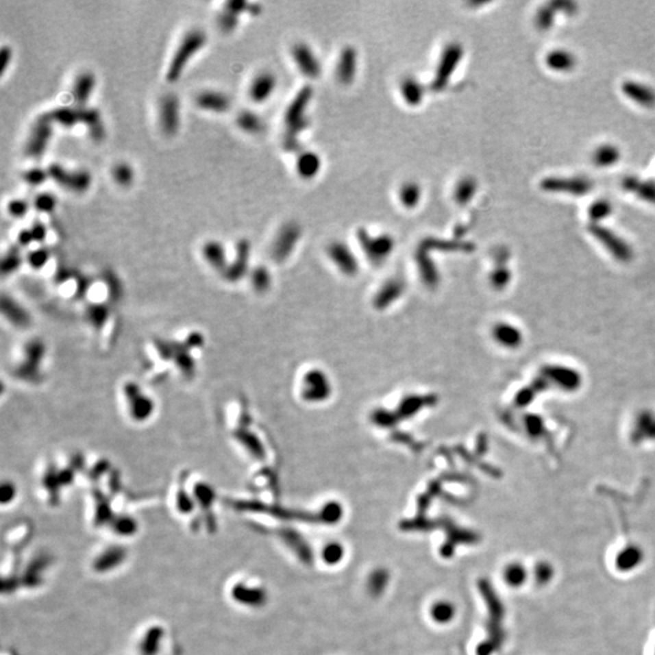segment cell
I'll return each instance as SVG.
<instances>
[{
	"instance_id": "4",
	"label": "cell",
	"mask_w": 655,
	"mask_h": 655,
	"mask_svg": "<svg viewBox=\"0 0 655 655\" xmlns=\"http://www.w3.org/2000/svg\"><path fill=\"white\" fill-rule=\"evenodd\" d=\"M206 42H208L206 33L199 28H192L188 32L185 33V36L182 37L177 48L175 50L166 69L165 79L168 83L174 84L176 82H179L192 58L196 56L197 53L206 47Z\"/></svg>"
},
{
	"instance_id": "27",
	"label": "cell",
	"mask_w": 655,
	"mask_h": 655,
	"mask_svg": "<svg viewBox=\"0 0 655 655\" xmlns=\"http://www.w3.org/2000/svg\"><path fill=\"white\" fill-rule=\"evenodd\" d=\"M95 84V75L88 71L82 72L75 77L72 85V100L74 101L75 107H85L90 100Z\"/></svg>"
},
{
	"instance_id": "45",
	"label": "cell",
	"mask_w": 655,
	"mask_h": 655,
	"mask_svg": "<svg viewBox=\"0 0 655 655\" xmlns=\"http://www.w3.org/2000/svg\"><path fill=\"white\" fill-rule=\"evenodd\" d=\"M49 260H50V251L44 247L33 249L25 256V262L34 271L44 269L48 264Z\"/></svg>"
},
{
	"instance_id": "15",
	"label": "cell",
	"mask_w": 655,
	"mask_h": 655,
	"mask_svg": "<svg viewBox=\"0 0 655 655\" xmlns=\"http://www.w3.org/2000/svg\"><path fill=\"white\" fill-rule=\"evenodd\" d=\"M332 386L327 376L319 370H311L304 376L302 397L308 401H322L330 395Z\"/></svg>"
},
{
	"instance_id": "49",
	"label": "cell",
	"mask_w": 655,
	"mask_h": 655,
	"mask_svg": "<svg viewBox=\"0 0 655 655\" xmlns=\"http://www.w3.org/2000/svg\"><path fill=\"white\" fill-rule=\"evenodd\" d=\"M547 64L554 69L565 71L573 66L574 58H571V53H565V51H556V53H549Z\"/></svg>"
},
{
	"instance_id": "1",
	"label": "cell",
	"mask_w": 655,
	"mask_h": 655,
	"mask_svg": "<svg viewBox=\"0 0 655 655\" xmlns=\"http://www.w3.org/2000/svg\"><path fill=\"white\" fill-rule=\"evenodd\" d=\"M47 354V345L42 338H29L18 343L11 354V375L15 380L29 385L40 384L44 379L42 365Z\"/></svg>"
},
{
	"instance_id": "50",
	"label": "cell",
	"mask_w": 655,
	"mask_h": 655,
	"mask_svg": "<svg viewBox=\"0 0 655 655\" xmlns=\"http://www.w3.org/2000/svg\"><path fill=\"white\" fill-rule=\"evenodd\" d=\"M625 186L629 187V190L637 192L639 196L643 197L647 201H655V184H653V182H650H650L637 184L634 179H630L625 184Z\"/></svg>"
},
{
	"instance_id": "23",
	"label": "cell",
	"mask_w": 655,
	"mask_h": 655,
	"mask_svg": "<svg viewBox=\"0 0 655 655\" xmlns=\"http://www.w3.org/2000/svg\"><path fill=\"white\" fill-rule=\"evenodd\" d=\"M164 636H165V631L160 625L158 623L148 625L147 628H145L141 631V634H138V643H136L138 654L159 655V653L162 652L160 650L163 645Z\"/></svg>"
},
{
	"instance_id": "12",
	"label": "cell",
	"mask_w": 655,
	"mask_h": 655,
	"mask_svg": "<svg viewBox=\"0 0 655 655\" xmlns=\"http://www.w3.org/2000/svg\"><path fill=\"white\" fill-rule=\"evenodd\" d=\"M291 56L296 67L307 78L316 79L322 73V64L313 49L306 42H297L291 49Z\"/></svg>"
},
{
	"instance_id": "25",
	"label": "cell",
	"mask_w": 655,
	"mask_h": 655,
	"mask_svg": "<svg viewBox=\"0 0 655 655\" xmlns=\"http://www.w3.org/2000/svg\"><path fill=\"white\" fill-rule=\"evenodd\" d=\"M197 107L212 113H226L231 110L232 100L222 91L203 90L195 97Z\"/></svg>"
},
{
	"instance_id": "20",
	"label": "cell",
	"mask_w": 655,
	"mask_h": 655,
	"mask_svg": "<svg viewBox=\"0 0 655 655\" xmlns=\"http://www.w3.org/2000/svg\"><path fill=\"white\" fill-rule=\"evenodd\" d=\"M358 71V53L354 47H345L338 55L335 67V77L340 84L354 83Z\"/></svg>"
},
{
	"instance_id": "44",
	"label": "cell",
	"mask_w": 655,
	"mask_h": 655,
	"mask_svg": "<svg viewBox=\"0 0 655 655\" xmlns=\"http://www.w3.org/2000/svg\"><path fill=\"white\" fill-rule=\"evenodd\" d=\"M403 293V283L401 280H391L386 283L385 286L381 289L380 293L376 296V302L380 305H386L396 297H399Z\"/></svg>"
},
{
	"instance_id": "32",
	"label": "cell",
	"mask_w": 655,
	"mask_h": 655,
	"mask_svg": "<svg viewBox=\"0 0 655 655\" xmlns=\"http://www.w3.org/2000/svg\"><path fill=\"white\" fill-rule=\"evenodd\" d=\"M174 341L187 349L196 358L197 354H201V351L206 347L204 334L197 329H185L184 332L177 334V338H174Z\"/></svg>"
},
{
	"instance_id": "17",
	"label": "cell",
	"mask_w": 655,
	"mask_h": 655,
	"mask_svg": "<svg viewBox=\"0 0 655 655\" xmlns=\"http://www.w3.org/2000/svg\"><path fill=\"white\" fill-rule=\"evenodd\" d=\"M328 256L341 273L349 277L357 275L358 261L356 259L354 251L346 244L343 242H333L328 248Z\"/></svg>"
},
{
	"instance_id": "6",
	"label": "cell",
	"mask_w": 655,
	"mask_h": 655,
	"mask_svg": "<svg viewBox=\"0 0 655 655\" xmlns=\"http://www.w3.org/2000/svg\"><path fill=\"white\" fill-rule=\"evenodd\" d=\"M465 50L460 42H449L439 56L438 64L436 67L434 79L431 83V89L437 92L443 91L452 80L453 74L459 67L461 60L464 58Z\"/></svg>"
},
{
	"instance_id": "10",
	"label": "cell",
	"mask_w": 655,
	"mask_h": 655,
	"mask_svg": "<svg viewBox=\"0 0 655 655\" xmlns=\"http://www.w3.org/2000/svg\"><path fill=\"white\" fill-rule=\"evenodd\" d=\"M300 238H301L300 225L297 222H286L280 228V231L275 236L271 248V256L277 262H282L288 259L294 251Z\"/></svg>"
},
{
	"instance_id": "16",
	"label": "cell",
	"mask_w": 655,
	"mask_h": 655,
	"mask_svg": "<svg viewBox=\"0 0 655 655\" xmlns=\"http://www.w3.org/2000/svg\"><path fill=\"white\" fill-rule=\"evenodd\" d=\"M186 477H187V472H185V475H180L177 477L176 483L173 486L171 495H170L171 508L174 510V512L177 516H181V517L193 516L192 513L197 511L195 500L190 495V491H188L187 484H186Z\"/></svg>"
},
{
	"instance_id": "51",
	"label": "cell",
	"mask_w": 655,
	"mask_h": 655,
	"mask_svg": "<svg viewBox=\"0 0 655 655\" xmlns=\"http://www.w3.org/2000/svg\"><path fill=\"white\" fill-rule=\"evenodd\" d=\"M22 179L26 182L27 185L37 187L44 184L49 179L48 170L42 169V168H31L27 169L22 174Z\"/></svg>"
},
{
	"instance_id": "31",
	"label": "cell",
	"mask_w": 655,
	"mask_h": 655,
	"mask_svg": "<svg viewBox=\"0 0 655 655\" xmlns=\"http://www.w3.org/2000/svg\"><path fill=\"white\" fill-rule=\"evenodd\" d=\"M83 110L84 107H58L48 113L55 124L72 129L77 124H83Z\"/></svg>"
},
{
	"instance_id": "34",
	"label": "cell",
	"mask_w": 655,
	"mask_h": 655,
	"mask_svg": "<svg viewBox=\"0 0 655 655\" xmlns=\"http://www.w3.org/2000/svg\"><path fill=\"white\" fill-rule=\"evenodd\" d=\"M477 190H478V185L473 177L465 176L460 179L458 184H455L454 190H453V198L455 203L461 206H467L473 199Z\"/></svg>"
},
{
	"instance_id": "59",
	"label": "cell",
	"mask_w": 655,
	"mask_h": 655,
	"mask_svg": "<svg viewBox=\"0 0 655 655\" xmlns=\"http://www.w3.org/2000/svg\"><path fill=\"white\" fill-rule=\"evenodd\" d=\"M0 69H1V74H4L9 64H11V58H12V50L9 47L4 45L1 48V51H0Z\"/></svg>"
},
{
	"instance_id": "35",
	"label": "cell",
	"mask_w": 655,
	"mask_h": 655,
	"mask_svg": "<svg viewBox=\"0 0 655 655\" xmlns=\"http://www.w3.org/2000/svg\"><path fill=\"white\" fill-rule=\"evenodd\" d=\"M398 198L406 209H415L423 198V188L415 181H407L399 187Z\"/></svg>"
},
{
	"instance_id": "56",
	"label": "cell",
	"mask_w": 655,
	"mask_h": 655,
	"mask_svg": "<svg viewBox=\"0 0 655 655\" xmlns=\"http://www.w3.org/2000/svg\"><path fill=\"white\" fill-rule=\"evenodd\" d=\"M610 210H612V208L609 206V203L597 201L590 208V217L593 220H600V219L608 217Z\"/></svg>"
},
{
	"instance_id": "47",
	"label": "cell",
	"mask_w": 655,
	"mask_h": 655,
	"mask_svg": "<svg viewBox=\"0 0 655 655\" xmlns=\"http://www.w3.org/2000/svg\"><path fill=\"white\" fill-rule=\"evenodd\" d=\"M345 556L344 546L338 543H329L324 546L322 552V558L328 565H338Z\"/></svg>"
},
{
	"instance_id": "14",
	"label": "cell",
	"mask_w": 655,
	"mask_h": 655,
	"mask_svg": "<svg viewBox=\"0 0 655 655\" xmlns=\"http://www.w3.org/2000/svg\"><path fill=\"white\" fill-rule=\"evenodd\" d=\"M250 243L247 239L238 240L236 245V254L232 261L228 262L227 269L222 275V278L228 283H238L239 280L249 275V259H250Z\"/></svg>"
},
{
	"instance_id": "18",
	"label": "cell",
	"mask_w": 655,
	"mask_h": 655,
	"mask_svg": "<svg viewBox=\"0 0 655 655\" xmlns=\"http://www.w3.org/2000/svg\"><path fill=\"white\" fill-rule=\"evenodd\" d=\"M277 88V77L272 72L264 71L256 74L250 82L248 96L255 103H264L275 94Z\"/></svg>"
},
{
	"instance_id": "37",
	"label": "cell",
	"mask_w": 655,
	"mask_h": 655,
	"mask_svg": "<svg viewBox=\"0 0 655 655\" xmlns=\"http://www.w3.org/2000/svg\"><path fill=\"white\" fill-rule=\"evenodd\" d=\"M623 91L632 99L637 101L641 105L645 106H652L655 103L654 91L650 89L645 85L637 84V83H626L623 85Z\"/></svg>"
},
{
	"instance_id": "48",
	"label": "cell",
	"mask_w": 655,
	"mask_h": 655,
	"mask_svg": "<svg viewBox=\"0 0 655 655\" xmlns=\"http://www.w3.org/2000/svg\"><path fill=\"white\" fill-rule=\"evenodd\" d=\"M56 206H58L56 197L53 196V193H48V192L39 193L33 201V206L36 208V210L39 212H44V214L53 212Z\"/></svg>"
},
{
	"instance_id": "19",
	"label": "cell",
	"mask_w": 655,
	"mask_h": 655,
	"mask_svg": "<svg viewBox=\"0 0 655 655\" xmlns=\"http://www.w3.org/2000/svg\"><path fill=\"white\" fill-rule=\"evenodd\" d=\"M125 558V549L119 546H108L96 552L91 560V568L96 574H106V571L118 569Z\"/></svg>"
},
{
	"instance_id": "52",
	"label": "cell",
	"mask_w": 655,
	"mask_h": 655,
	"mask_svg": "<svg viewBox=\"0 0 655 655\" xmlns=\"http://www.w3.org/2000/svg\"><path fill=\"white\" fill-rule=\"evenodd\" d=\"M619 158L618 149L612 146H604L598 149L595 153V162L598 164V166H609Z\"/></svg>"
},
{
	"instance_id": "53",
	"label": "cell",
	"mask_w": 655,
	"mask_h": 655,
	"mask_svg": "<svg viewBox=\"0 0 655 655\" xmlns=\"http://www.w3.org/2000/svg\"><path fill=\"white\" fill-rule=\"evenodd\" d=\"M6 210H8L10 217H15V219H22V217H26L27 212L29 210V204L25 199L15 198V199H11L8 203Z\"/></svg>"
},
{
	"instance_id": "3",
	"label": "cell",
	"mask_w": 655,
	"mask_h": 655,
	"mask_svg": "<svg viewBox=\"0 0 655 655\" xmlns=\"http://www.w3.org/2000/svg\"><path fill=\"white\" fill-rule=\"evenodd\" d=\"M236 508L245 511L254 512H264L288 521H304V522H313V523L335 524L343 518V508L338 502H329L319 512H302V511H293L286 508L267 506L259 502H240Z\"/></svg>"
},
{
	"instance_id": "39",
	"label": "cell",
	"mask_w": 655,
	"mask_h": 655,
	"mask_svg": "<svg viewBox=\"0 0 655 655\" xmlns=\"http://www.w3.org/2000/svg\"><path fill=\"white\" fill-rule=\"evenodd\" d=\"M23 262L25 258L22 256L21 250L18 247H11L1 260V273L4 277L11 275L21 267Z\"/></svg>"
},
{
	"instance_id": "57",
	"label": "cell",
	"mask_w": 655,
	"mask_h": 655,
	"mask_svg": "<svg viewBox=\"0 0 655 655\" xmlns=\"http://www.w3.org/2000/svg\"><path fill=\"white\" fill-rule=\"evenodd\" d=\"M29 230H31V232H32L34 242L42 243V242L45 240L48 231H47V227L42 225V222H34L32 225V227L29 228Z\"/></svg>"
},
{
	"instance_id": "24",
	"label": "cell",
	"mask_w": 655,
	"mask_h": 655,
	"mask_svg": "<svg viewBox=\"0 0 655 655\" xmlns=\"http://www.w3.org/2000/svg\"><path fill=\"white\" fill-rule=\"evenodd\" d=\"M1 310H3V318L6 319L9 325L16 329H27L32 324V317L29 312L27 311L25 307L22 306L20 302H17L12 297H6L5 294L3 295L1 300Z\"/></svg>"
},
{
	"instance_id": "7",
	"label": "cell",
	"mask_w": 655,
	"mask_h": 655,
	"mask_svg": "<svg viewBox=\"0 0 655 655\" xmlns=\"http://www.w3.org/2000/svg\"><path fill=\"white\" fill-rule=\"evenodd\" d=\"M53 125L55 123L49 116V113H44L37 116V119L31 127L26 145H25V154L28 158L34 159V160L42 158V156L48 149L50 140L53 138Z\"/></svg>"
},
{
	"instance_id": "43",
	"label": "cell",
	"mask_w": 655,
	"mask_h": 655,
	"mask_svg": "<svg viewBox=\"0 0 655 655\" xmlns=\"http://www.w3.org/2000/svg\"><path fill=\"white\" fill-rule=\"evenodd\" d=\"M112 528L114 533H116V535L130 536L138 532V522L127 515L116 516L114 519H112Z\"/></svg>"
},
{
	"instance_id": "21",
	"label": "cell",
	"mask_w": 655,
	"mask_h": 655,
	"mask_svg": "<svg viewBox=\"0 0 655 655\" xmlns=\"http://www.w3.org/2000/svg\"><path fill=\"white\" fill-rule=\"evenodd\" d=\"M174 347L173 360L170 363V368L174 371L176 376L182 381L192 380L196 376L197 358L195 356L184 349L182 346L171 341Z\"/></svg>"
},
{
	"instance_id": "46",
	"label": "cell",
	"mask_w": 655,
	"mask_h": 655,
	"mask_svg": "<svg viewBox=\"0 0 655 655\" xmlns=\"http://www.w3.org/2000/svg\"><path fill=\"white\" fill-rule=\"evenodd\" d=\"M217 23L222 33H232L239 23V15L223 8L221 12L217 15Z\"/></svg>"
},
{
	"instance_id": "2",
	"label": "cell",
	"mask_w": 655,
	"mask_h": 655,
	"mask_svg": "<svg viewBox=\"0 0 655 655\" xmlns=\"http://www.w3.org/2000/svg\"><path fill=\"white\" fill-rule=\"evenodd\" d=\"M125 418L134 425L147 423L157 412V403L136 381H123L118 391Z\"/></svg>"
},
{
	"instance_id": "22",
	"label": "cell",
	"mask_w": 655,
	"mask_h": 655,
	"mask_svg": "<svg viewBox=\"0 0 655 655\" xmlns=\"http://www.w3.org/2000/svg\"><path fill=\"white\" fill-rule=\"evenodd\" d=\"M201 255L206 266L222 277L230 262L223 244L214 239L206 240L201 247Z\"/></svg>"
},
{
	"instance_id": "33",
	"label": "cell",
	"mask_w": 655,
	"mask_h": 655,
	"mask_svg": "<svg viewBox=\"0 0 655 655\" xmlns=\"http://www.w3.org/2000/svg\"><path fill=\"white\" fill-rule=\"evenodd\" d=\"M83 124L86 125L90 138L96 143H100L105 138L106 130H105L103 123L101 119L100 112L95 108L84 107V110H83Z\"/></svg>"
},
{
	"instance_id": "28",
	"label": "cell",
	"mask_w": 655,
	"mask_h": 655,
	"mask_svg": "<svg viewBox=\"0 0 655 655\" xmlns=\"http://www.w3.org/2000/svg\"><path fill=\"white\" fill-rule=\"evenodd\" d=\"M280 539L286 543L289 549L294 551L299 560H302L305 565H312L313 562V554L308 544L305 539L302 538L300 534L295 532L294 529H283L280 530Z\"/></svg>"
},
{
	"instance_id": "41",
	"label": "cell",
	"mask_w": 655,
	"mask_h": 655,
	"mask_svg": "<svg viewBox=\"0 0 655 655\" xmlns=\"http://www.w3.org/2000/svg\"><path fill=\"white\" fill-rule=\"evenodd\" d=\"M455 614L454 604L448 601H438L431 607V618L441 625L450 623L455 618Z\"/></svg>"
},
{
	"instance_id": "36",
	"label": "cell",
	"mask_w": 655,
	"mask_h": 655,
	"mask_svg": "<svg viewBox=\"0 0 655 655\" xmlns=\"http://www.w3.org/2000/svg\"><path fill=\"white\" fill-rule=\"evenodd\" d=\"M236 123L240 130L251 135L260 134L264 127V119L256 112L249 111V110L239 112L236 118Z\"/></svg>"
},
{
	"instance_id": "40",
	"label": "cell",
	"mask_w": 655,
	"mask_h": 655,
	"mask_svg": "<svg viewBox=\"0 0 655 655\" xmlns=\"http://www.w3.org/2000/svg\"><path fill=\"white\" fill-rule=\"evenodd\" d=\"M388 582H390L388 571L382 569V568L375 569V571H371V574L368 576V582H367L368 591H369L370 595L378 597L385 592L386 587L388 586Z\"/></svg>"
},
{
	"instance_id": "11",
	"label": "cell",
	"mask_w": 655,
	"mask_h": 655,
	"mask_svg": "<svg viewBox=\"0 0 655 655\" xmlns=\"http://www.w3.org/2000/svg\"><path fill=\"white\" fill-rule=\"evenodd\" d=\"M159 127L166 136H174L180 129V101L174 94H166L159 101Z\"/></svg>"
},
{
	"instance_id": "55",
	"label": "cell",
	"mask_w": 655,
	"mask_h": 655,
	"mask_svg": "<svg viewBox=\"0 0 655 655\" xmlns=\"http://www.w3.org/2000/svg\"><path fill=\"white\" fill-rule=\"evenodd\" d=\"M505 579L510 585L517 586L523 579V571L521 569L519 565H510L505 571Z\"/></svg>"
},
{
	"instance_id": "29",
	"label": "cell",
	"mask_w": 655,
	"mask_h": 655,
	"mask_svg": "<svg viewBox=\"0 0 655 655\" xmlns=\"http://www.w3.org/2000/svg\"><path fill=\"white\" fill-rule=\"evenodd\" d=\"M322 169V159L314 152L307 151L296 159V171L304 180L314 179Z\"/></svg>"
},
{
	"instance_id": "38",
	"label": "cell",
	"mask_w": 655,
	"mask_h": 655,
	"mask_svg": "<svg viewBox=\"0 0 655 655\" xmlns=\"http://www.w3.org/2000/svg\"><path fill=\"white\" fill-rule=\"evenodd\" d=\"M248 275L250 280L249 283L255 293L262 294L270 289L272 277H271L270 271L267 270L264 266L255 267L249 272Z\"/></svg>"
},
{
	"instance_id": "5",
	"label": "cell",
	"mask_w": 655,
	"mask_h": 655,
	"mask_svg": "<svg viewBox=\"0 0 655 655\" xmlns=\"http://www.w3.org/2000/svg\"><path fill=\"white\" fill-rule=\"evenodd\" d=\"M313 96L310 86L304 88L291 101L284 116L286 124V136H284V147L289 151L299 149V140L297 136L302 134L308 127V118H307V107L310 105Z\"/></svg>"
},
{
	"instance_id": "8",
	"label": "cell",
	"mask_w": 655,
	"mask_h": 655,
	"mask_svg": "<svg viewBox=\"0 0 655 655\" xmlns=\"http://www.w3.org/2000/svg\"><path fill=\"white\" fill-rule=\"evenodd\" d=\"M47 170L49 179L71 192L80 195L90 188L92 177L88 170H67L64 165L58 163L50 164Z\"/></svg>"
},
{
	"instance_id": "13",
	"label": "cell",
	"mask_w": 655,
	"mask_h": 655,
	"mask_svg": "<svg viewBox=\"0 0 655 655\" xmlns=\"http://www.w3.org/2000/svg\"><path fill=\"white\" fill-rule=\"evenodd\" d=\"M230 597L233 602L244 607L261 608L267 603L269 596L264 587L250 586L245 582H237L230 587Z\"/></svg>"
},
{
	"instance_id": "58",
	"label": "cell",
	"mask_w": 655,
	"mask_h": 655,
	"mask_svg": "<svg viewBox=\"0 0 655 655\" xmlns=\"http://www.w3.org/2000/svg\"><path fill=\"white\" fill-rule=\"evenodd\" d=\"M33 242H34V239H33L32 232H31L29 228L22 230V231H20L18 234H17V245H18L20 248H27V247H29Z\"/></svg>"
},
{
	"instance_id": "9",
	"label": "cell",
	"mask_w": 655,
	"mask_h": 655,
	"mask_svg": "<svg viewBox=\"0 0 655 655\" xmlns=\"http://www.w3.org/2000/svg\"><path fill=\"white\" fill-rule=\"evenodd\" d=\"M357 238L367 258L373 264H382L395 249V239L387 233L371 236L368 231L360 230L357 233Z\"/></svg>"
},
{
	"instance_id": "30",
	"label": "cell",
	"mask_w": 655,
	"mask_h": 655,
	"mask_svg": "<svg viewBox=\"0 0 655 655\" xmlns=\"http://www.w3.org/2000/svg\"><path fill=\"white\" fill-rule=\"evenodd\" d=\"M401 99L410 107H417L421 103L426 94V88L414 77H406L399 85Z\"/></svg>"
},
{
	"instance_id": "54",
	"label": "cell",
	"mask_w": 655,
	"mask_h": 655,
	"mask_svg": "<svg viewBox=\"0 0 655 655\" xmlns=\"http://www.w3.org/2000/svg\"><path fill=\"white\" fill-rule=\"evenodd\" d=\"M17 486L12 481H4L1 484V505L8 506L17 497Z\"/></svg>"
},
{
	"instance_id": "26",
	"label": "cell",
	"mask_w": 655,
	"mask_h": 655,
	"mask_svg": "<svg viewBox=\"0 0 655 655\" xmlns=\"http://www.w3.org/2000/svg\"><path fill=\"white\" fill-rule=\"evenodd\" d=\"M543 188L546 190H554V192H569L576 196H582L591 190V182L586 179H546L543 181Z\"/></svg>"
},
{
	"instance_id": "42",
	"label": "cell",
	"mask_w": 655,
	"mask_h": 655,
	"mask_svg": "<svg viewBox=\"0 0 655 655\" xmlns=\"http://www.w3.org/2000/svg\"><path fill=\"white\" fill-rule=\"evenodd\" d=\"M111 174L113 181L121 187H130L134 180H135L134 169L130 166V164L125 163V162L116 163L112 168Z\"/></svg>"
}]
</instances>
